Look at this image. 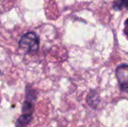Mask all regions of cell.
Instances as JSON below:
<instances>
[{
  "instance_id": "cell-2",
  "label": "cell",
  "mask_w": 128,
  "mask_h": 127,
  "mask_svg": "<svg viewBox=\"0 0 128 127\" xmlns=\"http://www.w3.org/2000/svg\"><path fill=\"white\" fill-rule=\"evenodd\" d=\"M38 92L30 85L26 86V94L24 100L22 105V114L27 115H33L34 108H35V102L38 98Z\"/></svg>"
},
{
  "instance_id": "cell-6",
  "label": "cell",
  "mask_w": 128,
  "mask_h": 127,
  "mask_svg": "<svg viewBox=\"0 0 128 127\" xmlns=\"http://www.w3.org/2000/svg\"><path fill=\"white\" fill-rule=\"evenodd\" d=\"M112 9L114 10L128 9V0H115L112 3Z\"/></svg>"
},
{
  "instance_id": "cell-3",
  "label": "cell",
  "mask_w": 128,
  "mask_h": 127,
  "mask_svg": "<svg viewBox=\"0 0 128 127\" xmlns=\"http://www.w3.org/2000/svg\"><path fill=\"white\" fill-rule=\"evenodd\" d=\"M117 80L122 92H128V64H121L115 70Z\"/></svg>"
},
{
  "instance_id": "cell-7",
  "label": "cell",
  "mask_w": 128,
  "mask_h": 127,
  "mask_svg": "<svg viewBox=\"0 0 128 127\" xmlns=\"http://www.w3.org/2000/svg\"><path fill=\"white\" fill-rule=\"evenodd\" d=\"M124 33H125L126 37L128 39V18L126 20L125 22V29H124Z\"/></svg>"
},
{
  "instance_id": "cell-1",
  "label": "cell",
  "mask_w": 128,
  "mask_h": 127,
  "mask_svg": "<svg viewBox=\"0 0 128 127\" xmlns=\"http://www.w3.org/2000/svg\"><path fill=\"white\" fill-rule=\"evenodd\" d=\"M40 45V39L37 33L29 31L24 34L18 41V49L26 54H32L38 51Z\"/></svg>"
},
{
  "instance_id": "cell-5",
  "label": "cell",
  "mask_w": 128,
  "mask_h": 127,
  "mask_svg": "<svg viewBox=\"0 0 128 127\" xmlns=\"http://www.w3.org/2000/svg\"><path fill=\"white\" fill-rule=\"evenodd\" d=\"M33 119V115H27V114H21L15 122L16 127H27L32 123Z\"/></svg>"
},
{
  "instance_id": "cell-4",
  "label": "cell",
  "mask_w": 128,
  "mask_h": 127,
  "mask_svg": "<svg viewBox=\"0 0 128 127\" xmlns=\"http://www.w3.org/2000/svg\"><path fill=\"white\" fill-rule=\"evenodd\" d=\"M86 103L93 110H97L100 105V98L98 92L95 90H91L86 97Z\"/></svg>"
}]
</instances>
